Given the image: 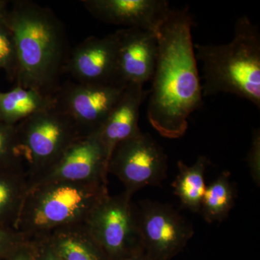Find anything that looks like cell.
<instances>
[{
	"label": "cell",
	"instance_id": "obj_7",
	"mask_svg": "<svg viewBox=\"0 0 260 260\" xmlns=\"http://www.w3.org/2000/svg\"><path fill=\"white\" fill-rule=\"evenodd\" d=\"M167 156L149 134L140 132L116 145L108 172L124 184L126 192L148 186H158L167 178Z\"/></svg>",
	"mask_w": 260,
	"mask_h": 260
},
{
	"label": "cell",
	"instance_id": "obj_3",
	"mask_svg": "<svg viewBox=\"0 0 260 260\" xmlns=\"http://www.w3.org/2000/svg\"><path fill=\"white\" fill-rule=\"evenodd\" d=\"M203 65V96L230 93L260 108V32L246 15L238 19L232 42L195 44Z\"/></svg>",
	"mask_w": 260,
	"mask_h": 260
},
{
	"label": "cell",
	"instance_id": "obj_25",
	"mask_svg": "<svg viewBox=\"0 0 260 260\" xmlns=\"http://www.w3.org/2000/svg\"><path fill=\"white\" fill-rule=\"evenodd\" d=\"M28 244V242L26 244L19 248V249L15 250L14 252L12 253L6 259L34 260V256H32L31 252H30V249H29Z\"/></svg>",
	"mask_w": 260,
	"mask_h": 260
},
{
	"label": "cell",
	"instance_id": "obj_22",
	"mask_svg": "<svg viewBox=\"0 0 260 260\" xmlns=\"http://www.w3.org/2000/svg\"><path fill=\"white\" fill-rule=\"evenodd\" d=\"M28 242L20 233L0 225V259H7Z\"/></svg>",
	"mask_w": 260,
	"mask_h": 260
},
{
	"label": "cell",
	"instance_id": "obj_26",
	"mask_svg": "<svg viewBox=\"0 0 260 260\" xmlns=\"http://www.w3.org/2000/svg\"><path fill=\"white\" fill-rule=\"evenodd\" d=\"M8 3L5 0H0V21L4 20L8 13Z\"/></svg>",
	"mask_w": 260,
	"mask_h": 260
},
{
	"label": "cell",
	"instance_id": "obj_27",
	"mask_svg": "<svg viewBox=\"0 0 260 260\" xmlns=\"http://www.w3.org/2000/svg\"><path fill=\"white\" fill-rule=\"evenodd\" d=\"M125 260H148L145 257L143 253H140V254H135V255L131 256Z\"/></svg>",
	"mask_w": 260,
	"mask_h": 260
},
{
	"label": "cell",
	"instance_id": "obj_10",
	"mask_svg": "<svg viewBox=\"0 0 260 260\" xmlns=\"http://www.w3.org/2000/svg\"><path fill=\"white\" fill-rule=\"evenodd\" d=\"M109 160L99 133L78 138L30 186L55 181H84L107 184Z\"/></svg>",
	"mask_w": 260,
	"mask_h": 260
},
{
	"label": "cell",
	"instance_id": "obj_12",
	"mask_svg": "<svg viewBox=\"0 0 260 260\" xmlns=\"http://www.w3.org/2000/svg\"><path fill=\"white\" fill-rule=\"evenodd\" d=\"M117 44L116 32L88 38L72 52L67 72L78 83L119 85L116 83Z\"/></svg>",
	"mask_w": 260,
	"mask_h": 260
},
{
	"label": "cell",
	"instance_id": "obj_19",
	"mask_svg": "<svg viewBox=\"0 0 260 260\" xmlns=\"http://www.w3.org/2000/svg\"><path fill=\"white\" fill-rule=\"evenodd\" d=\"M230 178V172H224L206 186L200 211L208 223L223 221L234 206L235 192Z\"/></svg>",
	"mask_w": 260,
	"mask_h": 260
},
{
	"label": "cell",
	"instance_id": "obj_2",
	"mask_svg": "<svg viewBox=\"0 0 260 260\" xmlns=\"http://www.w3.org/2000/svg\"><path fill=\"white\" fill-rule=\"evenodd\" d=\"M18 56L16 84L55 95L64 63L62 25L48 8L30 1H15L5 18Z\"/></svg>",
	"mask_w": 260,
	"mask_h": 260
},
{
	"label": "cell",
	"instance_id": "obj_15",
	"mask_svg": "<svg viewBox=\"0 0 260 260\" xmlns=\"http://www.w3.org/2000/svg\"><path fill=\"white\" fill-rule=\"evenodd\" d=\"M42 239L61 260H109L85 223L58 228Z\"/></svg>",
	"mask_w": 260,
	"mask_h": 260
},
{
	"label": "cell",
	"instance_id": "obj_20",
	"mask_svg": "<svg viewBox=\"0 0 260 260\" xmlns=\"http://www.w3.org/2000/svg\"><path fill=\"white\" fill-rule=\"evenodd\" d=\"M24 166L19 155L16 127L0 120V170Z\"/></svg>",
	"mask_w": 260,
	"mask_h": 260
},
{
	"label": "cell",
	"instance_id": "obj_24",
	"mask_svg": "<svg viewBox=\"0 0 260 260\" xmlns=\"http://www.w3.org/2000/svg\"><path fill=\"white\" fill-rule=\"evenodd\" d=\"M28 245L34 260H61L44 239L28 241Z\"/></svg>",
	"mask_w": 260,
	"mask_h": 260
},
{
	"label": "cell",
	"instance_id": "obj_1",
	"mask_svg": "<svg viewBox=\"0 0 260 260\" xmlns=\"http://www.w3.org/2000/svg\"><path fill=\"white\" fill-rule=\"evenodd\" d=\"M193 25L188 7L171 9L158 32V59L149 90L147 115L154 129L169 139L185 134L188 118L203 104Z\"/></svg>",
	"mask_w": 260,
	"mask_h": 260
},
{
	"label": "cell",
	"instance_id": "obj_21",
	"mask_svg": "<svg viewBox=\"0 0 260 260\" xmlns=\"http://www.w3.org/2000/svg\"><path fill=\"white\" fill-rule=\"evenodd\" d=\"M0 70H3L11 80L18 74V56L14 38L5 19L0 21Z\"/></svg>",
	"mask_w": 260,
	"mask_h": 260
},
{
	"label": "cell",
	"instance_id": "obj_16",
	"mask_svg": "<svg viewBox=\"0 0 260 260\" xmlns=\"http://www.w3.org/2000/svg\"><path fill=\"white\" fill-rule=\"evenodd\" d=\"M56 104V94L16 85L10 91H0V120L9 125L16 126L29 116Z\"/></svg>",
	"mask_w": 260,
	"mask_h": 260
},
{
	"label": "cell",
	"instance_id": "obj_17",
	"mask_svg": "<svg viewBox=\"0 0 260 260\" xmlns=\"http://www.w3.org/2000/svg\"><path fill=\"white\" fill-rule=\"evenodd\" d=\"M30 188L24 166L0 170V225L15 230Z\"/></svg>",
	"mask_w": 260,
	"mask_h": 260
},
{
	"label": "cell",
	"instance_id": "obj_5",
	"mask_svg": "<svg viewBox=\"0 0 260 260\" xmlns=\"http://www.w3.org/2000/svg\"><path fill=\"white\" fill-rule=\"evenodd\" d=\"M15 127L19 155L26 165L29 183L49 170L82 137L57 104L29 116Z\"/></svg>",
	"mask_w": 260,
	"mask_h": 260
},
{
	"label": "cell",
	"instance_id": "obj_8",
	"mask_svg": "<svg viewBox=\"0 0 260 260\" xmlns=\"http://www.w3.org/2000/svg\"><path fill=\"white\" fill-rule=\"evenodd\" d=\"M143 254L148 260H171L194 235L191 224L170 205L144 200L137 208Z\"/></svg>",
	"mask_w": 260,
	"mask_h": 260
},
{
	"label": "cell",
	"instance_id": "obj_6",
	"mask_svg": "<svg viewBox=\"0 0 260 260\" xmlns=\"http://www.w3.org/2000/svg\"><path fill=\"white\" fill-rule=\"evenodd\" d=\"M124 191L107 197L90 214L85 225L109 260H125L143 253L137 208Z\"/></svg>",
	"mask_w": 260,
	"mask_h": 260
},
{
	"label": "cell",
	"instance_id": "obj_14",
	"mask_svg": "<svg viewBox=\"0 0 260 260\" xmlns=\"http://www.w3.org/2000/svg\"><path fill=\"white\" fill-rule=\"evenodd\" d=\"M148 95L144 85L128 84L108 116L99 135L109 162L116 145L141 132L138 126L140 107Z\"/></svg>",
	"mask_w": 260,
	"mask_h": 260
},
{
	"label": "cell",
	"instance_id": "obj_13",
	"mask_svg": "<svg viewBox=\"0 0 260 260\" xmlns=\"http://www.w3.org/2000/svg\"><path fill=\"white\" fill-rule=\"evenodd\" d=\"M82 3L104 23L156 34L171 10L166 0H84Z\"/></svg>",
	"mask_w": 260,
	"mask_h": 260
},
{
	"label": "cell",
	"instance_id": "obj_23",
	"mask_svg": "<svg viewBox=\"0 0 260 260\" xmlns=\"http://www.w3.org/2000/svg\"><path fill=\"white\" fill-rule=\"evenodd\" d=\"M251 176L256 184L260 182V132L259 129L253 131L250 150L246 158Z\"/></svg>",
	"mask_w": 260,
	"mask_h": 260
},
{
	"label": "cell",
	"instance_id": "obj_9",
	"mask_svg": "<svg viewBox=\"0 0 260 260\" xmlns=\"http://www.w3.org/2000/svg\"><path fill=\"white\" fill-rule=\"evenodd\" d=\"M126 86L67 84L58 89L56 104L69 116L81 136L99 133Z\"/></svg>",
	"mask_w": 260,
	"mask_h": 260
},
{
	"label": "cell",
	"instance_id": "obj_18",
	"mask_svg": "<svg viewBox=\"0 0 260 260\" xmlns=\"http://www.w3.org/2000/svg\"><path fill=\"white\" fill-rule=\"evenodd\" d=\"M210 164L208 158L200 155L193 165L187 166L182 160L178 162L179 174L173 181L174 194L181 205L192 213L199 212L206 185L205 174Z\"/></svg>",
	"mask_w": 260,
	"mask_h": 260
},
{
	"label": "cell",
	"instance_id": "obj_11",
	"mask_svg": "<svg viewBox=\"0 0 260 260\" xmlns=\"http://www.w3.org/2000/svg\"><path fill=\"white\" fill-rule=\"evenodd\" d=\"M116 83L126 86L152 80L158 54V34L139 28L116 30Z\"/></svg>",
	"mask_w": 260,
	"mask_h": 260
},
{
	"label": "cell",
	"instance_id": "obj_4",
	"mask_svg": "<svg viewBox=\"0 0 260 260\" xmlns=\"http://www.w3.org/2000/svg\"><path fill=\"white\" fill-rule=\"evenodd\" d=\"M109 195L103 183L55 181L30 186L15 231L30 241L58 228L85 223Z\"/></svg>",
	"mask_w": 260,
	"mask_h": 260
}]
</instances>
